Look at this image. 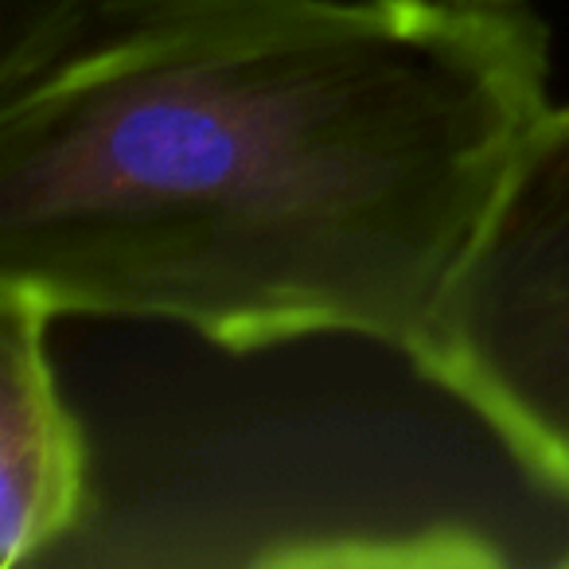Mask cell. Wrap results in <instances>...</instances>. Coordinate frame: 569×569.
I'll list each match as a JSON object with an SVG mask.
<instances>
[{
  "label": "cell",
  "instance_id": "cell-1",
  "mask_svg": "<svg viewBox=\"0 0 569 569\" xmlns=\"http://www.w3.org/2000/svg\"><path fill=\"white\" fill-rule=\"evenodd\" d=\"M0 293L410 356L550 110L519 0H4Z\"/></svg>",
  "mask_w": 569,
  "mask_h": 569
},
{
  "label": "cell",
  "instance_id": "cell-2",
  "mask_svg": "<svg viewBox=\"0 0 569 569\" xmlns=\"http://www.w3.org/2000/svg\"><path fill=\"white\" fill-rule=\"evenodd\" d=\"M410 359L569 496V102L522 141Z\"/></svg>",
  "mask_w": 569,
  "mask_h": 569
},
{
  "label": "cell",
  "instance_id": "cell-3",
  "mask_svg": "<svg viewBox=\"0 0 569 569\" xmlns=\"http://www.w3.org/2000/svg\"><path fill=\"white\" fill-rule=\"evenodd\" d=\"M51 312L0 293V566L36 561L87 507V441L48 351Z\"/></svg>",
  "mask_w": 569,
  "mask_h": 569
}]
</instances>
